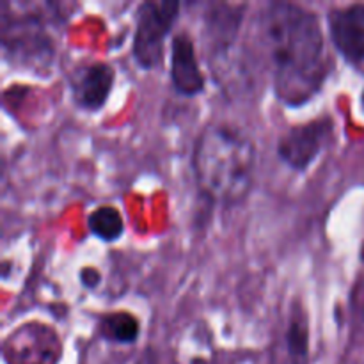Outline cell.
Returning a JSON list of instances; mask_svg holds the SVG:
<instances>
[{"mask_svg":"<svg viewBox=\"0 0 364 364\" xmlns=\"http://www.w3.org/2000/svg\"><path fill=\"white\" fill-rule=\"evenodd\" d=\"M256 28L277 98L287 105L308 102L329 75L326 39L316 13L294 2H269L259 13Z\"/></svg>","mask_w":364,"mask_h":364,"instance_id":"cell-1","label":"cell"},{"mask_svg":"<svg viewBox=\"0 0 364 364\" xmlns=\"http://www.w3.org/2000/svg\"><path fill=\"white\" fill-rule=\"evenodd\" d=\"M255 142L230 124H208L194 146L192 167L203 196L220 205L244 201L255 180Z\"/></svg>","mask_w":364,"mask_h":364,"instance_id":"cell-2","label":"cell"},{"mask_svg":"<svg viewBox=\"0 0 364 364\" xmlns=\"http://www.w3.org/2000/svg\"><path fill=\"white\" fill-rule=\"evenodd\" d=\"M180 13L176 0H148L137 7L132 55L142 70H153L162 64L164 43L171 34Z\"/></svg>","mask_w":364,"mask_h":364,"instance_id":"cell-3","label":"cell"},{"mask_svg":"<svg viewBox=\"0 0 364 364\" xmlns=\"http://www.w3.org/2000/svg\"><path fill=\"white\" fill-rule=\"evenodd\" d=\"M334 130V123L329 116L308 121L304 124L291 127L277 144V155L295 171H306L313 160L326 148Z\"/></svg>","mask_w":364,"mask_h":364,"instance_id":"cell-4","label":"cell"},{"mask_svg":"<svg viewBox=\"0 0 364 364\" xmlns=\"http://www.w3.org/2000/svg\"><path fill=\"white\" fill-rule=\"evenodd\" d=\"M329 34L338 52L350 63L364 60V4L336 7L329 13Z\"/></svg>","mask_w":364,"mask_h":364,"instance_id":"cell-5","label":"cell"},{"mask_svg":"<svg viewBox=\"0 0 364 364\" xmlns=\"http://www.w3.org/2000/svg\"><path fill=\"white\" fill-rule=\"evenodd\" d=\"M114 78H116V73L103 60H95L82 66L80 70L75 71L70 85L75 103L80 109L91 110V112L102 109L112 91Z\"/></svg>","mask_w":364,"mask_h":364,"instance_id":"cell-6","label":"cell"},{"mask_svg":"<svg viewBox=\"0 0 364 364\" xmlns=\"http://www.w3.org/2000/svg\"><path fill=\"white\" fill-rule=\"evenodd\" d=\"M171 82L174 91L183 96H196L205 89L194 41L187 32H178L171 39Z\"/></svg>","mask_w":364,"mask_h":364,"instance_id":"cell-7","label":"cell"},{"mask_svg":"<svg viewBox=\"0 0 364 364\" xmlns=\"http://www.w3.org/2000/svg\"><path fill=\"white\" fill-rule=\"evenodd\" d=\"M272 364H309V322L299 301L288 313L281 347L274 352Z\"/></svg>","mask_w":364,"mask_h":364,"instance_id":"cell-8","label":"cell"},{"mask_svg":"<svg viewBox=\"0 0 364 364\" xmlns=\"http://www.w3.org/2000/svg\"><path fill=\"white\" fill-rule=\"evenodd\" d=\"M245 6H230V4H219L206 16V31L210 36L212 45V55H219L230 50L235 38L238 34L242 16H244Z\"/></svg>","mask_w":364,"mask_h":364,"instance_id":"cell-9","label":"cell"},{"mask_svg":"<svg viewBox=\"0 0 364 364\" xmlns=\"http://www.w3.org/2000/svg\"><path fill=\"white\" fill-rule=\"evenodd\" d=\"M98 329L102 338L116 343H134L139 336L137 318L128 311L107 313L100 318Z\"/></svg>","mask_w":364,"mask_h":364,"instance_id":"cell-10","label":"cell"},{"mask_svg":"<svg viewBox=\"0 0 364 364\" xmlns=\"http://www.w3.org/2000/svg\"><path fill=\"white\" fill-rule=\"evenodd\" d=\"M87 228L95 237L103 242H116L123 235L124 223L121 212L114 206H100L87 217Z\"/></svg>","mask_w":364,"mask_h":364,"instance_id":"cell-11","label":"cell"},{"mask_svg":"<svg viewBox=\"0 0 364 364\" xmlns=\"http://www.w3.org/2000/svg\"><path fill=\"white\" fill-rule=\"evenodd\" d=\"M80 279H82V284L87 288H95L96 284L100 283V274L96 272L95 269H84L80 272Z\"/></svg>","mask_w":364,"mask_h":364,"instance_id":"cell-12","label":"cell"},{"mask_svg":"<svg viewBox=\"0 0 364 364\" xmlns=\"http://www.w3.org/2000/svg\"><path fill=\"white\" fill-rule=\"evenodd\" d=\"M361 107H363V110H364V91H363V95H361Z\"/></svg>","mask_w":364,"mask_h":364,"instance_id":"cell-13","label":"cell"}]
</instances>
